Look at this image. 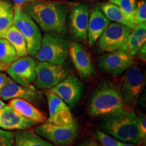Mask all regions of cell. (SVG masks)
I'll use <instances>...</instances> for the list:
<instances>
[{
  "mask_svg": "<svg viewBox=\"0 0 146 146\" xmlns=\"http://www.w3.org/2000/svg\"><path fill=\"white\" fill-rule=\"evenodd\" d=\"M132 30L130 27L121 24L110 23L98 40V51L102 53H107L123 50Z\"/></svg>",
  "mask_w": 146,
  "mask_h": 146,
  "instance_id": "9c48e42d",
  "label": "cell"
},
{
  "mask_svg": "<svg viewBox=\"0 0 146 146\" xmlns=\"http://www.w3.org/2000/svg\"><path fill=\"white\" fill-rule=\"evenodd\" d=\"M126 108L118 85L110 81L98 85L89 100L87 112L91 117H106Z\"/></svg>",
  "mask_w": 146,
  "mask_h": 146,
  "instance_id": "7a4b0ae2",
  "label": "cell"
},
{
  "mask_svg": "<svg viewBox=\"0 0 146 146\" xmlns=\"http://www.w3.org/2000/svg\"><path fill=\"white\" fill-rule=\"evenodd\" d=\"M137 54H138V58L140 60L145 61L146 60V43L143 44L139 50Z\"/></svg>",
  "mask_w": 146,
  "mask_h": 146,
  "instance_id": "4dcf8cb0",
  "label": "cell"
},
{
  "mask_svg": "<svg viewBox=\"0 0 146 146\" xmlns=\"http://www.w3.org/2000/svg\"><path fill=\"white\" fill-rule=\"evenodd\" d=\"M12 1H14V3H16V5H25L27 3H28L31 1H33V0H12Z\"/></svg>",
  "mask_w": 146,
  "mask_h": 146,
  "instance_id": "836d02e7",
  "label": "cell"
},
{
  "mask_svg": "<svg viewBox=\"0 0 146 146\" xmlns=\"http://www.w3.org/2000/svg\"><path fill=\"white\" fill-rule=\"evenodd\" d=\"M100 127L104 133L125 143L137 144L143 141L139 129L137 116L127 108L104 117Z\"/></svg>",
  "mask_w": 146,
  "mask_h": 146,
  "instance_id": "3957f363",
  "label": "cell"
},
{
  "mask_svg": "<svg viewBox=\"0 0 146 146\" xmlns=\"http://www.w3.org/2000/svg\"><path fill=\"white\" fill-rule=\"evenodd\" d=\"M0 38L8 40L16 52L17 59L28 55L26 40L20 31L12 25L5 31L0 33Z\"/></svg>",
  "mask_w": 146,
  "mask_h": 146,
  "instance_id": "7402d4cb",
  "label": "cell"
},
{
  "mask_svg": "<svg viewBox=\"0 0 146 146\" xmlns=\"http://www.w3.org/2000/svg\"><path fill=\"white\" fill-rule=\"evenodd\" d=\"M90 14V4L82 2L71 7L67 18V27L74 42H85L87 39V31Z\"/></svg>",
  "mask_w": 146,
  "mask_h": 146,
  "instance_id": "52a82bcc",
  "label": "cell"
},
{
  "mask_svg": "<svg viewBox=\"0 0 146 146\" xmlns=\"http://www.w3.org/2000/svg\"><path fill=\"white\" fill-rule=\"evenodd\" d=\"M99 6L104 14L106 16L110 21L114 23H119L121 25L133 29L135 27L131 22L129 21L127 16L122 12V10L116 5L111 2H104L100 3Z\"/></svg>",
  "mask_w": 146,
  "mask_h": 146,
  "instance_id": "603a6c76",
  "label": "cell"
},
{
  "mask_svg": "<svg viewBox=\"0 0 146 146\" xmlns=\"http://www.w3.org/2000/svg\"><path fill=\"white\" fill-rule=\"evenodd\" d=\"M146 42V22L135 25L127 38L123 50L131 56H135Z\"/></svg>",
  "mask_w": 146,
  "mask_h": 146,
  "instance_id": "ffe728a7",
  "label": "cell"
},
{
  "mask_svg": "<svg viewBox=\"0 0 146 146\" xmlns=\"http://www.w3.org/2000/svg\"><path fill=\"white\" fill-rule=\"evenodd\" d=\"M8 76L3 72H0V89L2 88Z\"/></svg>",
  "mask_w": 146,
  "mask_h": 146,
  "instance_id": "d6a6232c",
  "label": "cell"
},
{
  "mask_svg": "<svg viewBox=\"0 0 146 146\" xmlns=\"http://www.w3.org/2000/svg\"><path fill=\"white\" fill-rule=\"evenodd\" d=\"M13 25L26 40L28 54L34 56L41 46L42 34L39 26L23 5L16 4L14 6Z\"/></svg>",
  "mask_w": 146,
  "mask_h": 146,
  "instance_id": "5b68a950",
  "label": "cell"
},
{
  "mask_svg": "<svg viewBox=\"0 0 146 146\" xmlns=\"http://www.w3.org/2000/svg\"><path fill=\"white\" fill-rule=\"evenodd\" d=\"M137 122L139 129L140 134L143 140L145 139L146 137V118L145 116H137Z\"/></svg>",
  "mask_w": 146,
  "mask_h": 146,
  "instance_id": "f546056e",
  "label": "cell"
},
{
  "mask_svg": "<svg viewBox=\"0 0 146 146\" xmlns=\"http://www.w3.org/2000/svg\"><path fill=\"white\" fill-rule=\"evenodd\" d=\"M78 146H102L101 144L93 139H87L83 141Z\"/></svg>",
  "mask_w": 146,
  "mask_h": 146,
  "instance_id": "1f68e13d",
  "label": "cell"
},
{
  "mask_svg": "<svg viewBox=\"0 0 146 146\" xmlns=\"http://www.w3.org/2000/svg\"><path fill=\"white\" fill-rule=\"evenodd\" d=\"M96 138L102 146H119V141L103 131H97Z\"/></svg>",
  "mask_w": 146,
  "mask_h": 146,
  "instance_id": "83f0119b",
  "label": "cell"
},
{
  "mask_svg": "<svg viewBox=\"0 0 146 146\" xmlns=\"http://www.w3.org/2000/svg\"><path fill=\"white\" fill-rule=\"evenodd\" d=\"M8 106L23 117L36 122V123H43L46 122V116L37 108L27 100L20 98L10 100Z\"/></svg>",
  "mask_w": 146,
  "mask_h": 146,
  "instance_id": "d6986e66",
  "label": "cell"
},
{
  "mask_svg": "<svg viewBox=\"0 0 146 146\" xmlns=\"http://www.w3.org/2000/svg\"><path fill=\"white\" fill-rule=\"evenodd\" d=\"M71 7L70 3L63 1L33 0L24 8L44 32L66 33L67 18Z\"/></svg>",
  "mask_w": 146,
  "mask_h": 146,
  "instance_id": "6da1fadb",
  "label": "cell"
},
{
  "mask_svg": "<svg viewBox=\"0 0 146 146\" xmlns=\"http://www.w3.org/2000/svg\"><path fill=\"white\" fill-rule=\"evenodd\" d=\"M145 86V76L138 66H132L126 70L120 88L126 106L136 101Z\"/></svg>",
  "mask_w": 146,
  "mask_h": 146,
  "instance_id": "8fae6325",
  "label": "cell"
},
{
  "mask_svg": "<svg viewBox=\"0 0 146 146\" xmlns=\"http://www.w3.org/2000/svg\"><path fill=\"white\" fill-rule=\"evenodd\" d=\"M68 56L80 77L87 80L95 73V66L91 57L85 47L77 42L69 43Z\"/></svg>",
  "mask_w": 146,
  "mask_h": 146,
  "instance_id": "9a60e30c",
  "label": "cell"
},
{
  "mask_svg": "<svg viewBox=\"0 0 146 146\" xmlns=\"http://www.w3.org/2000/svg\"><path fill=\"white\" fill-rule=\"evenodd\" d=\"M49 108L48 123L58 126H68L74 122L70 108L59 96L50 90L45 93Z\"/></svg>",
  "mask_w": 146,
  "mask_h": 146,
  "instance_id": "5bb4252c",
  "label": "cell"
},
{
  "mask_svg": "<svg viewBox=\"0 0 146 146\" xmlns=\"http://www.w3.org/2000/svg\"><path fill=\"white\" fill-rule=\"evenodd\" d=\"M35 86L39 89H51L70 74V69L64 64L47 62L36 63Z\"/></svg>",
  "mask_w": 146,
  "mask_h": 146,
  "instance_id": "ba28073f",
  "label": "cell"
},
{
  "mask_svg": "<svg viewBox=\"0 0 146 146\" xmlns=\"http://www.w3.org/2000/svg\"><path fill=\"white\" fill-rule=\"evenodd\" d=\"M17 59L14 47L8 40L0 38V63L8 66Z\"/></svg>",
  "mask_w": 146,
  "mask_h": 146,
  "instance_id": "d4e9b609",
  "label": "cell"
},
{
  "mask_svg": "<svg viewBox=\"0 0 146 146\" xmlns=\"http://www.w3.org/2000/svg\"><path fill=\"white\" fill-rule=\"evenodd\" d=\"M37 124L23 117L10 106H5L0 110V128L4 130H25Z\"/></svg>",
  "mask_w": 146,
  "mask_h": 146,
  "instance_id": "e0dca14e",
  "label": "cell"
},
{
  "mask_svg": "<svg viewBox=\"0 0 146 146\" xmlns=\"http://www.w3.org/2000/svg\"><path fill=\"white\" fill-rule=\"evenodd\" d=\"M36 62L31 56L16 59L6 68L10 78L18 85L29 87L36 79Z\"/></svg>",
  "mask_w": 146,
  "mask_h": 146,
  "instance_id": "7c38bea8",
  "label": "cell"
},
{
  "mask_svg": "<svg viewBox=\"0 0 146 146\" xmlns=\"http://www.w3.org/2000/svg\"><path fill=\"white\" fill-rule=\"evenodd\" d=\"M69 43L66 33L47 32L42 36L41 46L34 56L39 62L64 63L68 56Z\"/></svg>",
  "mask_w": 146,
  "mask_h": 146,
  "instance_id": "277c9868",
  "label": "cell"
},
{
  "mask_svg": "<svg viewBox=\"0 0 146 146\" xmlns=\"http://www.w3.org/2000/svg\"><path fill=\"white\" fill-rule=\"evenodd\" d=\"M119 146H136V145H134V144H133V143H125V142H120V141Z\"/></svg>",
  "mask_w": 146,
  "mask_h": 146,
  "instance_id": "e575fe53",
  "label": "cell"
},
{
  "mask_svg": "<svg viewBox=\"0 0 146 146\" xmlns=\"http://www.w3.org/2000/svg\"><path fill=\"white\" fill-rule=\"evenodd\" d=\"M84 90L83 83L72 74H69L60 83L50 89V91L59 96L70 108H74L81 101Z\"/></svg>",
  "mask_w": 146,
  "mask_h": 146,
  "instance_id": "4fadbf2b",
  "label": "cell"
},
{
  "mask_svg": "<svg viewBox=\"0 0 146 146\" xmlns=\"http://www.w3.org/2000/svg\"><path fill=\"white\" fill-rule=\"evenodd\" d=\"M134 64L133 56L124 50H116L102 55L97 66L101 72L112 76H119Z\"/></svg>",
  "mask_w": 146,
  "mask_h": 146,
  "instance_id": "30bf717a",
  "label": "cell"
},
{
  "mask_svg": "<svg viewBox=\"0 0 146 146\" xmlns=\"http://www.w3.org/2000/svg\"><path fill=\"white\" fill-rule=\"evenodd\" d=\"M146 22V1L139 0L137 1L135 13V25Z\"/></svg>",
  "mask_w": 146,
  "mask_h": 146,
  "instance_id": "4316f807",
  "label": "cell"
},
{
  "mask_svg": "<svg viewBox=\"0 0 146 146\" xmlns=\"http://www.w3.org/2000/svg\"><path fill=\"white\" fill-rule=\"evenodd\" d=\"M0 146H14V133L0 129Z\"/></svg>",
  "mask_w": 146,
  "mask_h": 146,
  "instance_id": "f1b7e54d",
  "label": "cell"
},
{
  "mask_svg": "<svg viewBox=\"0 0 146 146\" xmlns=\"http://www.w3.org/2000/svg\"><path fill=\"white\" fill-rule=\"evenodd\" d=\"M0 98L3 100L20 98L31 103H35L41 99V95L32 85L29 87H23L8 77L2 88L0 89Z\"/></svg>",
  "mask_w": 146,
  "mask_h": 146,
  "instance_id": "2e32d148",
  "label": "cell"
},
{
  "mask_svg": "<svg viewBox=\"0 0 146 146\" xmlns=\"http://www.w3.org/2000/svg\"><path fill=\"white\" fill-rule=\"evenodd\" d=\"M5 106V104L3 102V101H1V100H0V110H1L2 108H3Z\"/></svg>",
  "mask_w": 146,
  "mask_h": 146,
  "instance_id": "d590c367",
  "label": "cell"
},
{
  "mask_svg": "<svg viewBox=\"0 0 146 146\" xmlns=\"http://www.w3.org/2000/svg\"><path fill=\"white\" fill-rule=\"evenodd\" d=\"M14 6L4 0H0V33L13 25Z\"/></svg>",
  "mask_w": 146,
  "mask_h": 146,
  "instance_id": "cb8c5ba5",
  "label": "cell"
},
{
  "mask_svg": "<svg viewBox=\"0 0 146 146\" xmlns=\"http://www.w3.org/2000/svg\"><path fill=\"white\" fill-rule=\"evenodd\" d=\"M33 131L55 146H70L78 135V127L75 121L68 126H58L45 122Z\"/></svg>",
  "mask_w": 146,
  "mask_h": 146,
  "instance_id": "8992f818",
  "label": "cell"
},
{
  "mask_svg": "<svg viewBox=\"0 0 146 146\" xmlns=\"http://www.w3.org/2000/svg\"><path fill=\"white\" fill-rule=\"evenodd\" d=\"M14 136V146H55L30 129L17 130Z\"/></svg>",
  "mask_w": 146,
  "mask_h": 146,
  "instance_id": "44dd1931",
  "label": "cell"
},
{
  "mask_svg": "<svg viewBox=\"0 0 146 146\" xmlns=\"http://www.w3.org/2000/svg\"><path fill=\"white\" fill-rule=\"evenodd\" d=\"M110 23V21L106 17L99 5L97 4L93 5L90 10L87 31V40L90 46L98 41Z\"/></svg>",
  "mask_w": 146,
  "mask_h": 146,
  "instance_id": "ac0fdd59",
  "label": "cell"
},
{
  "mask_svg": "<svg viewBox=\"0 0 146 146\" xmlns=\"http://www.w3.org/2000/svg\"><path fill=\"white\" fill-rule=\"evenodd\" d=\"M109 1L117 5L122 10V12L127 16L131 23L135 26V13L137 0H110Z\"/></svg>",
  "mask_w": 146,
  "mask_h": 146,
  "instance_id": "484cf974",
  "label": "cell"
}]
</instances>
